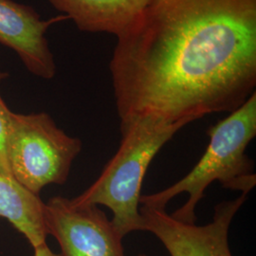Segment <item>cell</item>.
I'll list each match as a JSON object with an SVG mask.
<instances>
[{
	"instance_id": "cell-1",
	"label": "cell",
	"mask_w": 256,
	"mask_h": 256,
	"mask_svg": "<svg viewBox=\"0 0 256 256\" xmlns=\"http://www.w3.org/2000/svg\"><path fill=\"white\" fill-rule=\"evenodd\" d=\"M110 70L120 128L230 113L256 92V0H151Z\"/></svg>"
},
{
	"instance_id": "cell-2",
	"label": "cell",
	"mask_w": 256,
	"mask_h": 256,
	"mask_svg": "<svg viewBox=\"0 0 256 256\" xmlns=\"http://www.w3.org/2000/svg\"><path fill=\"white\" fill-rule=\"evenodd\" d=\"M207 134L210 142L192 170L166 189L140 196V205L165 209L174 196L186 192L187 202L171 216L196 223V208L214 182L225 189L248 194L256 185L254 164L246 153L256 136V92L238 110L208 128Z\"/></svg>"
},
{
	"instance_id": "cell-3",
	"label": "cell",
	"mask_w": 256,
	"mask_h": 256,
	"mask_svg": "<svg viewBox=\"0 0 256 256\" xmlns=\"http://www.w3.org/2000/svg\"><path fill=\"white\" fill-rule=\"evenodd\" d=\"M120 129L122 140L116 154L99 178L70 200L76 205L108 208L113 214L112 223L124 238L140 230V190L149 165L180 128L134 124Z\"/></svg>"
},
{
	"instance_id": "cell-4",
	"label": "cell",
	"mask_w": 256,
	"mask_h": 256,
	"mask_svg": "<svg viewBox=\"0 0 256 256\" xmlns=\"http://www.w3.org/2000/svg\"><path fill=\"white\" fill-rule=\"evenodd\" d=\"M82 147L80 138L68 136L48 113H12L6 144L10 174L34 194L66 182Z\"/></svg>"
},
{
	"instance_id": "cell-5",
	"label": "cell",
	"mask_w": 256,
	"mask_h": 256,
	"mask_svg": "<svg viewBox=\"0 0 256 256\" xmlns=\"http://www.w3.org/2000/svg\"><path fill=\"white\" fill-rule=\"evenodd\" d=\"M44 218L48 236L59 244V256H126L124 236L96 205L54 196L45 203Z\"/></svg>"
},
{
	"instance_id": "cell-6",
	"label": "cell",
	"mask_w": 256,
	"mask_h": 256,
	"mask_svg": "<svg viewBox=\"0 0 256 256\" xmlns=\"http://www.w3.org/2000/svg\"><path fill=\"white\" fill-rule=\"evenodd\" d=\"M247 198L241 194L234 200L220 202L212 222L204 226L176 220L165 209L142 205L140 230L154 234L171 256H232L230 227Z\"/></svg>"
},
{
	"instance_id": "cell-7",
	"label": "cell",
	"mask_w": 256,
	"mask_h": 256,
	"mask_svg": "<svg viewBox=\"0 0 256 256\" xmlns=\"http://www.w3.org/2000/svg\"><path fill=\"white\" fill-rule=\"evenodd\" d=\"M43 20L36 10L12 0H0V43L16 52L30 74L50 80L56 74L54 57L46 37L54 22Z\"/></svg>"
},
{
	"instance_id": "cell-8",
	"label": "cell",
	"mask_w": 256,
	"mask_h": 256,
	"mask_svg": "<svg viewBox=\"0 0 256 256\" xmlns=\"http://www.w3.org/2000/svg\"><path fill=\"white\" fill-rule=\"evenodd\" d=\"M151 0H48L80 30L118 37L131 27Z\"/></svg>"
},
{
	"instance_id": "cell-9",
	"label": "cell",
	"mask_w": 256,
	"mask_h": 256,
	"mask_svg": "<svg viewBox=\"0 0 256 256\" xmlns=\"http://www.w3.org/2000/svg\"><path fill=\"white\" fill-rule=\"evenodd\" d=\"M44 209L39 196L0 173V220H8L34 248L46 243Z\"/></svg>"
},
{
	"instance_id": "cell-10",
	"label": "cell",
	"mask_w": 256,
	"mask_h": 256,
	"mask_svg": "<svg viewBox=\"0 0 256 256\" xmlns=\"http://www.w3.org/2000/svg\"><path fill=\"white\" fill-rule=\"evenodd\" d=\"M12 111L10 110L0 94V173L12 176L6 153L7 136L9 131L10 120Z\"/></svg>"
},
{
	"instance_id": "cell-11",
	"label": "cell",
	"mask_w": 256,
	"mask_h": 256,
	"mask_svg": "<svg viewBox=\"0 0 256 256\" xmlns=\"http://www.w3.org/2000/svg\"><path fill=\"white\" fill-rule=\"evenodd\" d=\"M34 256H59V254H54L48 248L46 243H44L38 247L34 248Z\"/></svg>"
},
{
	"instance_id": "cell-12",
	"label": "cell",
	"mask_w": 256,
	"mask_h": 256,
	"mask_svg": "<svg viewBox=\"0 0 256 256\" xmlns=\"http://www.w3.org/2000/svg\"><path fill=\"white\" fill-rule=\"evenodd\" d=\"M8 76H9V74H7V72L0 70V82H1L2 80H4V79L8 78Z\"/></svg>"
},
{
	"instance_id": "cell-13",
	"label": "cell",
	"mask_w": 256,
	"mask_h": 256,
	"mask_svg": "<svg viewBox=\"0 0 256 256\" xmlns=\"http://www.w3.org/2000/svg\"><path fill=\"white\" fill-rule=\"evenodd\" d=\"M138 256H147V254H138Z\"/></svg>"
}]
</instances>
